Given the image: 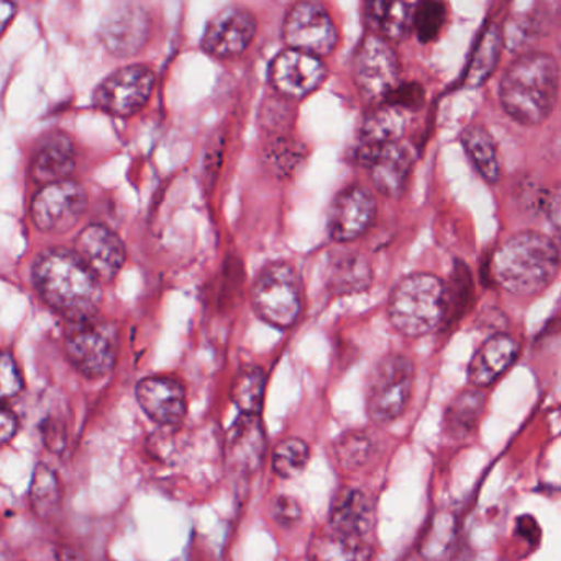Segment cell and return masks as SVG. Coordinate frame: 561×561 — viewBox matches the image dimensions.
Segmentation results:
<instances>
[{
  "label": "cell",
  "mask_w": 561,
  "mask_h": 561,
  "mask_svg": "<svg viewBox=\"0 0 561 561\" xmlns=\"http://www.w3.org/2000/svg\"><path fill=\"white\" fill-rule=\"evenodd\" d=\"M39 297L69 322L91 319L101 304V280L76 253L55 249L42 253L33 266Z\"/></svg>",
  "instance_id": "cell-1"
},
{
  "label": "cell",
  "mask_w": 561,
  "mask_h": 561,
  "mask_svg": "<svg viewBox=\"0 0 561 561\" xmlns=\"http://www.w3.org/2000/svg\"><path fill=\"white\" fill-rule=\"evenodd\" d=\"M559 62L546 53L520 56L501 81L504 111L520 125L536 127L552 114L559 98Z\"/></svg>",
  "instance_id": "cell-2"
},
{
  "label": "cell",
  "mask_w": 561,
  "mask_h": 561,
  "mask_svg": "<svg viewBox=\"0 0 561 561\" xmlns=\"http://www.w3.org/2000/svg\"><path fill=\"white\" fill-rule=\"evenodd\" d=\"M561 255L556 242L539 232H520L501 243L491 260L497 286L517 296L546 290L559 273Z\"/></svg>",
  "instance_id": "cell-3"
},
{
  "label": "cell",
  "mask_w": 561,
  "mask_h": 561,
  "mask_svg": "<svg viewBox=\"0 0 561 561\" xmlns=\"http://www.w3.org/2000/svg\"><path fill=\"white\" fill-rule=\"evenodd\" d=\"M392 325L408 336H421L447 319V290L437 276L419 273L402 279L389 299Z\"/></svg>",
  "instance_id": "cell-4"
},
{
  "label": "cell",
  "mask_w": 561,
  "mask_h": 561,
  "mask_svg": "<svg viewBox=\"0 0 561 561\" xmlns=\"http://www.w3.org/2000/svg\"><path fill=\"white\" fill-rule=\"evenodd\" d=\"M256 313L276 329H289L302 312V287L296 270L273 263L260 273L253 286Z\"/></svg>",
  "instance_id": "cell-5"
},
{
  "label": "cell",
  "mask_w": 561,
  "mask_h": 561,
  "mask_svg": "<svg viewBox=\"0 0 561 561\" xmlns=\"http://www.w3.org/2000/svg\"><path fill=\"white\" fill-rule=\"evenodd\" d=\"M414 365L401 355L382 358L373 369L366 396V409L371 421L388 424L396 421L411 401Z\"/></svg>",
  "instance_id": "cell-6"
},
{
  "label": "cell",
  "mask_w": 561,
  "mask_h": 561,
  "mask_svg": "<svg viewBox=\"0 0 561 561\" xmlns=\"http://www.w3.org/2000/svg\"><path fill=\"white\" fill-rule=\"evenodd\" d=\"M65 350L82 375L102 378L112 371L117 359V332L111 323L95 317L71 322L65 336Z\"/></svg>",
  "instance_id": "cell-7"
},
{
  "label": "cell",
  "mask_w": 561,
  "mask_h": 561,
  "mask_svg": "<svg viewBox=\"0 0 561 561\" xmlns=\"http://www.w3.org/2000/svg\"><path fill=\"white\" fill-rule=\"evenodd\" d=\"M154 75L141 65L125 66L108 75L94 91V105L114 117H130L147 105Z\"/></svg>",
  "instance_id": "cell-8"
},
{
  "label": "cell",
  "mask_w": 561,
  "mask_h": 561,
  "mask_svg": "<svg viewBox=\"0 0 561 561\" xmlns=\"http://www.w3.org/2000/svg\"><path fill=\"white\" fill-rule=\"evenodd\" d=\"M283 36L290 49L309 53L317 58L330 55L339 43L332 16L312 0L297 2L289 10L284 20Z\"/></svg>",
  "instance_id": "cell-9"
},
{
  "label": "cell",
  "mask_w": 561,
  "mask_h": 561,
  "mask_svg": "<svg viewBox=\"0 0 561 561\" xmlns=\"http://www.w3.org/2000/svg\"><path fill=\"white\" fill-rule=\"evenodd\" d=\"M355 82L359 95L382 104L399 84V61L394 49L379 36H368L355 56Z\"/></svg>",
  "instance_id": "cell-10"
},
{
  "label": "cell",
  "mask_w": 561,
  "mask_h": 561,
  "mask_svg": "<svg viewBox=\"0 0 561 561\" xmlns=\"http://www.w3.org/2000/svg\"><path fill=\"white\" fill-rule=\"evenodd\" d=\"M88 207L84 187L75 181L46 184L32 201V220L39 232L62 233L71 230Z\"/></svg>",
  "instance_id": "cell-11"
},
{
  "label": "cell",
  "mask_w": 561,
  "mask_h": 561,
  "mask_svg": "<svg viewBox=\"0 0 561 561\" xmlns=\"http://www.w3.org/2000/svg\"><path fill=\"white\" fill-rule=\"evenodd\" d=\"M150 38V15L137 2L117 3L102 20L101 39L105 49L117 58L140 53Z\"/></svg>",
  "instance_id": "cell-12"
},
{
  "label": "cell",
  "mask_w": 561,
  "mask_h": 561,
  "mask_svg": "<svg viewBox=\"0 0 561 561\" xmlns=\"http://www.w3.org/2000/svg\"><path fill=\"white\" fill-rule=\"evenodd\" d=\"M356 161L371 170L373 183L382 196L398 197L408 183L414 157L411 148L401 141L382 147L359 144L356 148Z\"/></svg>",
  "instance_id": "cell-13"
},
{
  "label": "cell",
  "mask_w": 561,
  "mask_h": 561,
  "mask_svg": "<svg viewBox=\"0 0 561 561\" xmlns=\"http://www.w3.org/2000/svg\"><path fill=\"white\" fill-rule=\"evenodd\" d=\"M255 32L256 20L250 10L227 7L207 23L201 46L216 58H233L249 48Z\"/></svg>",
  "instance_id": "cell-14"
},
{
  "label": "cell",
  "mask_w": 561,
  "mask_h": 561,
  "mask_svg": "<svg viewBox=\"0 0 561 561\" xmlns=\"http://www.w3.org/2000/svg\"><path fill=\"white\" fill-rule=\"evenodd\" d=\"M327 69L320 58L309 53L286 49L272 62L270 78L279 94L289 99H302L320 88Z\"/></svg>",
  "instance_id": "cell-15"
},
{
  "label": "cell",
  "mask_w": 561,
  "mask_h": 561,
  "mask_svg": "<svg viewBox=\"0 0 561 561\" xmlns=\"http://www.w3.org/2000/svg\"><path fill=\"white\" fill-rule=\"evenodd\" d=\"M76 255L101 283H111L125 263V247L107 227H85L76 240Z\"/></svg>",
  "instance_id": "cell-16"
},
{
  "label": "cell",
  "mask_w": 561,
  "mask_h": 561,
  "mask_svg": "<svg viewBox=\"0 0 561 561\" xmlns=\"http://www.w3.org/2000/svg\"><path fill=\"white\" fill-rule=\"evenodd\" d=\"M376 216V203L363 187H348L333 201L329 233L335 242H353L365 236Z\"/></svg>",
  "instance_id": "cell-17"
},
{
  "label": "cell",
  "mask_w": 561,
  "mask_h": 561,
  "mask_svg": "<svg viewBox=\"0 0 561 561\" xmlns=\"http://www.w3.org/2000/svg\"><path fill=\"white\" fill-rule=\"evenodd\" d=\"M138 404L145 414L160 425H176L186 415V391L176 379L151 376L138 382Z\"/></svg>",
  "instance_id": "cell-18"
},
{
  "label": "cell",
  "mask_w": 561,
  "mask_h": 561,
  "mask_svg": "<svg viewBox=\"0 0 561 561\" xmlns=\"http://www.w3.org/2000/svg\"><path fill=\"white\" fill-rule=\"evenodd\" d=\"M265 451V431L260 415H240L227 434L226 457L230 470L239 474L255 473Z\"/></svg>",
  "instance_id": "cell-19"
},
{
  "label": "cell",
  "mask_w": 561,
  "mask_h": 561,
  "mask_svg": "<svg viewBox=\"0 0 561 561\" xmlns=\"http://www.w3.org/2000/svg\"><path fill=\"white\" fill-rule=\"evenodd\" d=\"M30 170L33 180L43 186L68 180L76 170V148L71 138L59 131L42 138L33 151Z\"/></svg>",
  "instance_id": "cell-20"
},
{
  "label": "cell",
  "mask_w": 561,
  "mask_h": 561,
  "mask_svg": "<svg viewBox=\"0 0 561 561\" xmlns=\"http://www.w3.org/2000/svg\"><path fill=\"white\" fill-rule=\"evenodd\" d=\"M519 345L513 336L496 333L474 353L468 366V379L474 388H488L516 362Z\"/></svg>",
  "instance_id": "cell-21"
},
{
  "label": "cell",
  "mask_w": 561,
  "mask_h": 561,
  "mask_svg": "<svg viewBox=\"0 0 561 561\" xmlns=\"http://www.w3.org/2000/svg\"><path fill=\"white\" fill-rule=\"evenodd\" d=\"M375 524V511L371 501L363 491H340L330 510L329 527L336 533L358 539H368Z\"/></svg>",
  "instance_id": "cell-22"
},
{
  "label": "cell",
  "mask_w": 561,
  "mask_h": 561,
  "mask_svg": "<svg viewBox=\"0 0 561 561\" xmlns=\"http://www.w3.org/2000/svg\"><path fill=\"white\" fill-rule=\"evenodd\" d=\"M307 557L309 561H369L373 546L368 539L345 536L327 526L310 540Z\"/></svg>",
  "instance_id": "cell-23"
},
{
  "label": "cell",
  "mask_w": 561,
  "mask_h": 561,
  "mask_svg": "<svg viewBox=\"0 0 561 561\" xmlns=\"http://www.w3.org/2000/svg\"><path fill=\"white\" fill-rule=\"evenodd\" d=\"M503 43L504 35L501 26L496 23L486 25V28L481 32L467 69H465L463 84L467 88H480L491 78L500 62Z\"/></svg>",
  "instance_id": "cell-24"
},
{
  "label": "cell",
  "mask_w": 561,
  "mask_h": 561,
  "mask_svg": "<svg viewBox=\"0 0 561 561\" xmlns=\"http://www.w3.org/2000/svg\"><path fill=\"white\" fill-rule=\"evenodd\" d=\"M404 111L389 104H378L363 118L359 127V144L366 147H382L401 140L404 134Z\"/></svg>",
  "instance_id": "cell-25"
},
{
  "label": "cell",
  "mask_w": 561,
  "mask_h": 561,
  "mask_svg": "<svg viewBox=\"0 0 561 561\" xmlns=\"http://www.w3.org/2000/svg\"><path fill=\"white\" fill-rule=\"evenodd\" d=\"M366 16L382 36L402 39L412 28L414 10L405 0H365Z\"/></svg>",
  "instance_id": "cell-26"
},
{
  "label": "cell",
  "mask_w": 561,
  "mask_h": 561,
  "mask_svg": "<svg viewBox=\"0 0 561 561\" xmlns=\"http://www.w3.org/2000/svg\"><path fill=\"white\" fill-rule=\"evenodd\" d=\"M461 144L480 176L486 183L496 184L501 178V163L490 131L481 125H470L461 134Z\"/></svg>",
  "instance_id": "cell-27"
},
{
  "label": "cell",
  "mask_w": 561,
  "mask_h": 561,
  "mask_svg": "<svg viewBox=\"0 0 561 561\" xmlns=\"http://www.w3.org/2000/svg\"><path fill=\"white\" fill-rule=\"evenodd\" d=\"M484 411V396L480 388L461 391L445 412V431L450 437L461 440L471 435Z\"/></svg>",
  "instance_id": "cell-28"
},
{
  "label": "cell",
  "mask_w": 561,
  "mask_h": 561,
  "mask_svg": "<svg viewBox=\"0 0 561 561\" xmlns=\"http://www.w3.org/2000/svg\"><path fill=\"white\" fill-rule=\"evenodd\" d=\"M33 513L42 519H51L61 506V484L51 468L36 465L28 490Z\"/></svg>",
  "instance_id": "cell-29"
},
{
  "label": "cell",
  "mask_w": 561,
  "mask_h": 561,
  "mask_svg": "<svg viewBox=\"0 0 561 561\" xmlns=\"http://www.w3.org/2000/svg\"><path fill=\"white\" fill-rule=\"evenodd\" d=\"M266 375L260 366L239 369L232 385V401L242 414L260 415L265 398Z\"/></svg>",
  "instance_id": "cell-30"
},
{
  "label": "cell",
  "mask_w": 561,
  "mask_h": 561,
  "mask_svg": "<svg viewBox=\"0 0 561 561\" xmlns=\"http://www.w3.org/2000/svg\"><path fill=\"white\" fill-rule=\"evenodd\" d=\"M266 168L276 176L286 178L296 173L297 168L302 164L306 158V148L290 137H276L266 145L265 153Z\"/></svg>",
  "instance_id": "cell-31"
},
{
  "label": "cell",
  "mask_w": 561,
  "mask_h": 561,
  "mask_svg": "<svg viewBox=\"0 0 561 561\" xmlns=\"http://www.w3.org/2000/svg\"><path fill=\"white\" fill-rule=\"evenodd\" d=\"M371 280L368 265L358 256H345L330 272V287L335 293L346 294L363 290Z\"/></svg>",
  "instance_id": "cell-32"
},
{
  "label": "cell",
  "mask_w": 561,
  "mask_h": 561,
  "mask_svg": "<svg viewBox=\"0 0 561 561\" xmlns=\"http://www.w3.org/2000/svg\"><path fill=\"white\" fill-rule=\"evenodd\" d=\"M375 442L365 432H348L335 444V457L345 470H358L371 460Z\"/></svg>",
  "instance_id": "cell-33"
},
{
  "label": "cell",
  "mask_w": 561,
  "mask_h": 561,
  "mask_svg": "<svg viewBox=\"0 0 561 561\" xmlns=\"http://www.w3.org/2000/svg\"><path fill=\"white\" fill-rule=\"evenodd\" d=\"M309 457V445L306 442L300 438H286L276 445L275 451H273V470L278 477L289 480V478L302 473Z\"/></svg>",
  "instance_id": "cell-34"
},
{
  "label": "cell",
  "mask_w": 561,
  "mask_h": 561,
  "mask_svg": "<svg viewBox=\"0 0 561 561\" xmlns=\"http://www.w3.org/2000/svg\"><path fill=\"white\" fill-rule=\"evenodd\" d=\"M447 20V7L442 0H421L414 9L412 28L419 42L431 43L437 39Z\"/></svg>",
  "instance_id": "cell-35"
},
{
  "label": "cell",
  "mask_w": 561,
  "mask_h": 561,
  "mask_svg": "<svg viewBox=\"0 0 561 561\" xmlns=\"http://www.w3.org/2000/svg\"><path fill=\"white\" fill-rule=\"evenodd\" d=\"M470 280L467 266L458 263L451 286H445V290H447V319L450 316H457L467 306L468 300H470Z\"/></svg>",
  "instance_id": "cell-36"
},
{
  "label": "cell",
  "mask_w": 561,
  "mask_h": 561,
  "mask_svg": "<svg viewBox=\"0 0 561 561\" xmlns=\"http://www.w3.org/2000/svg\"><path fill=\"white\" fill-rule=\"evenodd\" d=\"M23 379L15 359L9 353H0V405L22 392Z\"/></svg>",
  "instance_id": "cell-37"
},
{
  "label": "cell",
  "mask_w": 561,
  "mask_h": 561,
  "mask_svg": "<svg viewBox=\"0 0 561 561\" xmlns=\"http://www.w3.org/2000/svg\"><path fill=\"white\" fill-rule=\"evenodd\" d=\"M425 91L417 82H401L392 89L382 104L394 105L401 111H419L424 105Z\"/></svg>",
  "instance_id": "cell-38"
},
{
  "label": "cell",
  "mask_w": 561,
  "mask_h": 561,
  "mask_svg": "<svg viewBox=\"0 0 561 561\" xmlns=\"http://www.w3.org/2000/svg\"><path fill=\"white\" fill-rule=\"evenodd\" d=\"M272 514L280 527H294L302 517V510L294 497L278 496L273 503Z\"/></svg>",
  "instance_id": "cell-39"
},
{
  "label": "cell",
  "mask_w": 561,
  "mask_h": 561,
  "mask_svg": "<svg viewBox=\"0 0 561 561\" xmlns=\"http://www.w3.org/2000/svg\"><path fill=\"white\" fill-rule=\"evenodd\" d=\"M540 209L547 214L553 229L561 236V184H557V186H553L552 190L543 194Z\"/></svg>",
  "instance_id": "cell-40"
},
{
  "label": "cell",
  "mask_w": 561,
  "mask_h": 561,
  "mask_svg": "<svg viewBox=\"0 0 561 561\" xmlns=\"http://www.w3.org/2000/svg\"><path fill=\"white\" fill-rule=\"evenodd\" d=\"M19 431V421L12 412L0 408V447L9 444Z\"/></svg>",
  "instance_id": "cell-41"
},
{
  "label": "cell",
  "mask_w": 561,
  "mask_h": 561,
  "mask_svg": "<svg viewBox=\"0 0 561 561\" xmlns=\"http://www.w3.org/2000/svg\"><path fill=\"white\" fill-rule=\"evenodd\" d=\"M517 529H519V533L523 534L526 539H529L530 542L536 543L537 540H539V526H537V523L533 517H519V520H517Z\"/></svg>",
  "instance_id": "cell-42"
},
{
  "label": "cell",
  "mask_w": 561,
  "mask_h": 561,
  "mask_svg": "<svg viewBox=\"0 0 561 561\" xmlns=\"http://www.w3.org/2000/svg\"><path fill=\"white\" fill-rule=\"evenodd\" d=\"M16 15L15 0H0V36L5 32L7 26L12 22L13 16Z\"/></svg>",
  "instance_id": "cell-43"
}]
</instances>
